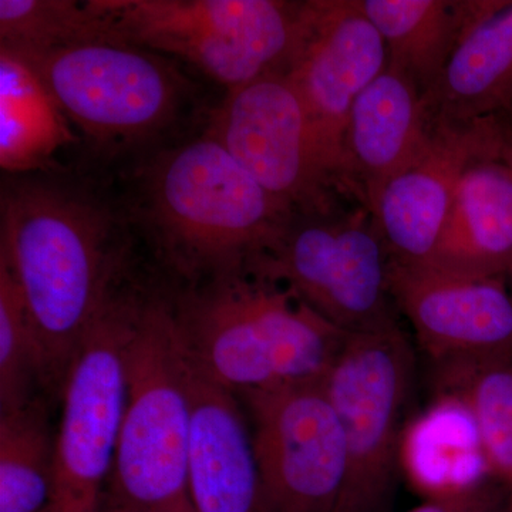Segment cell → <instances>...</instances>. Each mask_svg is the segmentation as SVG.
Segmentation results:
<instances>
[{
  "instance_id": "6da1fadb",
  "label": "cell",
  "mask_w": 512,
  "mask_h": 512,
  "mask_svg": "<svg viewBox=\"0 0 512 512\" xmlns=\"http://www.w3.org/2000/svg\"><path fill=\"white\" fill-rule=\"evenodd\" d=\"M131 228L96 183L55 170L3 178L0 264L35 325L49 392L62 394L84 340L126 291Z\"/></svg>"
},
{
  "instance_id": "7a4b0ae2",
  "label": "cell",
  "mask_w": 512,
  "mask_h": 512,
  "mask_svg": "<svg viewBox=\"0 0 512 512\" xmlns=\"http://www.w3.org/2000/svg\"><path fill=\"white\" fill-rule=\"evenodd\" d=\"M126 173L131 227L185 285L247 269L295 215L205 130Z\"/></svg>"
},
{
  "instance_id": "3957f363",
  "label": "cell",
  "mask_w": 512,
  "mask_h": 512,
  "mask_svg": "<svg viewBox=\"0 0 512 512\" xmlns=\"http://www.w3.org/2000/svg\"><path fill=\"white\" fill-rule=\"evenodd\" d=\"M171 302L185 356L235 394L325 379L350 336L247 269L184 285Z\"/></svg>"
},
{
  "instance_id": "277c9868",
  "label": "cell",
  "mask_w": 512,
  "mask_h": 512,
  "mask_svg": "<svg viewBox=\"0 0 512 512\" xmlns=\"http://www.w3.org/2000/svg\"><path fill=\"white\" fill-rule=\"evenodd\" d=\"M18 55L94 160L130 168L191 137L184 128L200 109L197 84L170 57L114 40Z\"/></svg>"
},
{
  "instance_id": "5b68a950",
  "label": "cell",
  "mask_w": 512,
  "mask_h": 512,
  "mask_svg": "<svg viewBox=\"0 0 512 512\" xmlns=\"http://www.w3.org/2000/svg\"><path fill=\"white\" fill-rule=\"evenodd\" d=\"M124 372L126 402L104 497L138 512H194L191 399L171 296L144 293Z\"/></svg>"
},
{
  "instance_id": "8992f818",
  "label": "cell",
  "mask_w": 512,
  "mask_h": 512,
  "mask_svg": "<svg viewBox=\"0 0 512 512\" xmlns=\"http://www.w3.org/2000/svg\"><path fill=\"white\" fill-rule=\"evenodd\" d=\"M119 35L197 69L225 93L284 73L303 2L286 0H96Z\"/></svg>"
},
{
  "instance_id": "52a82bcc",
  "label": "cell",
  "mask_w": 512,
  "mask_h": 512,
  "mask_svg": "<svg viewBox=\"0 0 512 512\" xmlns=\"http://www.w3.org/2000/svg\"><path fill=\"white\" fill-rule=\"evenodd\" d=\"M390 254L372 212L345 205L295 214L247 271L284 285L333 326L350 333L397 328Z\"/></svg>"
},
{
  "instance_id": "ba28073f",
  "label": "cell",
  "mask_w": 512,
  "mask_h": 512,
  "mask_svg": "<svg viewBox=\"0 0 512 512\" xmlns=\"http://www.w3.org/2000/svg\"><path fill=\"white\" fill-rule=\"evenodd\" d=\"M413 377V349L400 326L353 333L330 367L323 383L348 447L339 512H390Z\"/></svg>"
},
{
  "instance_id": "9c48e42d",
  "label": "cell",
  "mask_w": 512,
  "mask_h": 512,
  "mask_svg": "<svg viewBox=\"0 0 512 512\" xmlns=\"http://www.w3.org/2000/svg\"><path fill=\"white\" fill-rule=\"evenodd\" d=\"M127 288L77 353L62 390L52 494L45 512H100L114 458L124 402V356L144 298Z\"/></svg>"
},
{
  "instance_id": "30bf717a",
  "label": "cell",
  "mask_w": 512,
  "mask_h": 512,
  "mask_svg": "<svg viewBox=\"0 0 512 512\" xmlns=\"http://www.w3.org/2000/svg\"><path fill=\"white\" fill-rule=\"evenodd\" d=\"M205 131L295 214L356 205L346 200L323 157L301 94L285 73H271L225 93Z\"/></svg>"
},
{
  "instance_id": "8fae6325",
  "label": "cell",
  "mask_w": 512,
  "mask_h": 512,
  "mask_svg": "<svg viewBox=\"0 0 512 512\" xmlns=\"http://www.w3.org/2000/svg\"><path fill=\"white\" fill-rule=\"evenodd\" d=\"M323 380L237 394L251 427L264 512H339L348 447Z\"/></svg>"
},
{
  "instance_id": "7c38bea8",
  "label": "cell",
  "mask_w": 512,
  "mask_h": 512,
  "mask_svg": "<svg viewBox=\"0 0 512 512\" xmlns=\"http://www.w3.org/2000/svg\"><path fill=\"white\" fill-rule=\"evenodd\" d=\"M387 64L386 43L355 0L303 2L298 40L284 73L301 94L323 157L348 201L342 175L346 121L357 97Z\"/></svg>"
},
{
  "instance_id": "4fadbf2b",
  "label": "cell",
  "mask_w": 512,
  "mask_h": 512,
  "mask_svg": "<svg viewBox=\"0 0 512 512\" xmlns=\"http://www.w3.org/2000/svg\"><path fill=\"white\" fill-rule=\"evenodd\" d=\"M498 153L500 117L474 121L436 117L426 150L384 185L370 211L390 258L406 265H427L461 177L471 164L498 158Z\"/></svg>"
},
{
  "instance_id": "5bb4252c",
  "label": "cell",
  "mask_w": 512,
  "mask_h": 512,
  "mask_svg": "<svg viewBox=\"0 0 512 512\" xmlns=\"http://www.w3.org/2000/svg\"><path fill=\"white\" fill-rule=\"evenodd\" d=\"M390 293L436 366L512 359L507 276L456 278L390 258Z\"/></svg>"
},
{
  "instance_id": "9a60e30c",
  "label": "cell",
  "mask_w": 512,
  "mask_h": 512,
  "mask_svg": "<svg viewBox=\"0 0 512 512\" xmlns=\"http://www.w3.org/2000/svg\"><path fill=\"white\" fill-rule=\"evenodd\" d=\"M436 116L426 96L394 64L360 93L342 143V175L353 204L372 211L384 185L426 150Z\"/></svg>"
},
{
  "instance_id": "2e32d148",
  "label": "cell",
  "mask_w": 512,
  "mask_h": 512,
  "mask_svg": "<svg viewBox=\"0 0 512 512\" xmlns=\"http://www.w3.org/2000/svg\"><path fill=\"white\" fill-rule=\"evenodd\" d=\"M185 363L191 399L188 490L194 512H264L241 400L202 375L187 356Z\"/></svg>"
},
{
  "instance_id": "e0dca14e",
  "label": "cell",
  "mask_w": 512,
  "mask_h": 512,
  "mask_svg": "<svg viewBox=\"0 0 512 512\" xmlns=\"http://www.w3.org/2000/svg\"><path fill=\"white\" fill-rule=\"evenodd\" d=\"M512 266V173L478 160L458 184L439 242L424 268L466 279L507 276Z\"/></svg>"
},
{
  "instance_id": "ac0fdd59",
  "label": "cell",
  "mask_w": 512,
  "mask_h": 512,
  "mask_svg": "<svg viewBox=\"0 0 512 512\" xmlns=\"http://www.w3.org/2000/svg\"><path fill=\"white\" fill-rule=\"evenodd\" d=\"M379 30L389 63L427 94L439 82L464 37L501 0H355Z\"/></svg>"
},
{
  "instance_id": "d6986e66",
  "label": "cell",
  "mask_w": 512,
  "mask_h": 512,
  "mask_svg": "<svg viewBox=\"0 0 512 512\" xmlns=\"http://www.w3.org/2000/svg\"><path fill=\"white\" fill-rule=\"evenodd\" d=\"M434 116L450 121L500 117L512 110V0L481 20L424 94Z\"/></svg>"
},
{
  "instance_id": "ffe728a7",
  "label": "cell",
  "mask_w": 512,
  "mask_h": 512,
  "mask_svg": "<svg viewBox=\"0 0 512 512\" xmlns=\"http://www.w3.org/2000/svg\"><path fill=\"white\" fill-rule=\"evenodd\" d=\"M77 137L25 60L0 47V164L8 175L53 171L56 154Z\"/></svg>"
},
{
  "instance_id": "44dd1931",
  "label": "cell",
  "mask_w": 512,
  "mask_h": 512,
  "mask_svg": "<svg viewBox=\"0 0 512 512\" xmlns=\"http://www.w3.org/2000/svg\"><path fill=\"white\" fill-rule=\"evenodd\" d=\"M400 461L427 498L471 490L484 484L487 474L473 420L450 397H437L430 410L407 424Z\"/></svg>"
},
{
  "instance_id": "7402d4cb",
  "label": "cell",
  "mask_w": 512,
  "mask_h": 512,
  "mask_svg": "<svg viewBox=\"0 0 512 512\" xmlns=\"http://www.w3.org/2000/svg\"><path fill=\"white\" fill-rule=\"evenodd\" d=\"M439 397L457 400L473 420L485 470L512 481V359L437 366Z\"/></svg>"
},
{
  "instance_id": "603a6c76",
  "label": "cell",
  "mask_w": 512,
  "mask_h": 512,
  "mask_svg": "<svg viewBox=\"0 0 512 512\" xmlns=\"http://www.w3.org/2000/svg\"><path fill=\"white\" fill-rule=\"evenodd\" d=\"M56 430L36 397L0 413V512H45L52 494Z\"/></svg>"
},
{
  "instance_id": "cb8c5ba5",
  "label": "cell",
  "mask_w": 512,
  "mask_h": 512,
  "mask_svg": "<svg viewBox=\"0 0 512 512\" xmlns=\"http://www.w3.org/2000/svg\"><path fill=\"white\" fill-rule=\"evenodd\" d=\"M126 42L96 0H0V47L22 55Z\"/></svg>"
},
{
  "instance_id": "d4e9b609",
  "label": "cell",
  "mask_w": 512,
  "mask_h": 512,
  "mask_svg": "<svg viewBox=\"0 0 512 512\" xmlns=\"http://www.w3.org/2000/svg\"><path fill=\"white\" fill-rule=\"evenodd\" d=\"M46 389L45 363L19 285L0 264V413L18 409Z\"/></svg>"
},
{
  "instance_id": "484cf974",
  "label": "cell",
  "mask_w": 512,
  "mask_h": 512,
  "mask_svg": "<svg viewBox=\"0 0 512 512\" xmlns=\"http://www.w3.org/2000/svg\"><path fill=\"white\" fill-rule=\"evenodd\" d=\"M491 493L493 488L484 483L461 493L427 498L423 504L407 512H470L483 503Z\"/></svg>"
},
{
  "instance_id": "4316f807",
  "label": "cell",
  "mask_w": 512,
  "mask_h": 512,
  "mask_svg": "<svg viewBox=\"0 0 512 512\" xmlns=\"http://www.w3.org/2000/svg\"><path fill=\"white\" fill-rule=\"evenodd\" d=\"M501 161L512 173V110L500 116V153Z\"/></svg>"
},
{
  "instance_id": "83f0119b",
  "label": "cell",
  "mask_w": 512,
  "mask_h": 512,
  "mask_svg": "<svg viewBox=\"0 0 512 512\" xmlns=\"http://www.w3.org/2000/svg\"><path fill=\"white\" fill-rule=\"evenodd\" d=\"M470 512H508V507H504L500 497H498V494L493 490V493L488 495L483 503L477 505V507Z\"/></svg>"
},
{
  "instance_id": "f1b7e54d",
  "label": "cell",
  "mask_w": 512,
  "mask_h": 512,
  "mask_svg": "<svg viewBox=\"0 0 512 512\" xmlns=\"http://www.w3.org/2000/svg\"><path fill=\"white\" fill-rule=\"evenodd\" d=\"M100 512H138V511L130 510V508L121 507V505H119V504L111 503L110 500H107V498L104 497L103 505H101Z\"/></svg>"
},
{
  "instance_id": "f546056e",
  "label": "cell",
  "mask_w": 512,
  "mask_h": 512,
  "mask_svg": "<svg viewBox=\"0 0 512 512\" xmlns=\"http://www.w3.org/2000/svg\"><path fill=\"white\" fill-rule=\"evenodd\" d=\"M508 488H510V498H508V512H512V481L510 484H507Z\"/></svg>"
},
{
  "instance_id": "4dcf8cb0",
  "label": "cell",
  "mask_w": 512,
  "mask_h": 512,
  "mask_svg": "<svg viewBox=\"0 0 512 512\" xmlns=\"http://www.w3.org/2000/svg\"><path fill=\"white\" fill-rule=\"evenodd\" d=\"M507 281H508V286H510V291L512 293V266L510 268V271H508Z\"/></svg>"
}]
</instances>
